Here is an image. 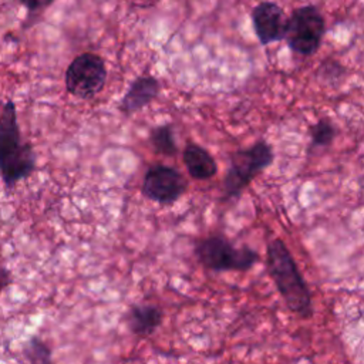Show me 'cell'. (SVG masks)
Listing matches in <instances>:
<instances>
[{"label": "cell", "mask_w": 364, "mask_h": 364, "mask_svg": "<svg viewBox=\"0 0 364 364\" xmlns=\"http://www.w3.org/2000/svg\"><path fill=\"white\" fill-rule=\"evenodd\" d=\"M34 169V149L21 136L14 102L7 101L0 112V178L4 188L7 191L14 189Z\"/></svg>", "instance_id": "obj_1"}, {"label": "cell", "mask_w": 364, "mask_h": 364, "mask_svg": "<svg viewBox=\"0 0 364 364\" xmlns=\"http://www.w3.org/2000/svg\"><path fill=\"white\" fill-rule=\"evenodd\" d=\"M252 24L262 46L280 41L284 36L286 17L283 10L273 1H262L252 10Z\"/></svg>", "instance_id": "obj_8"}, {"label": "cell", "mask_w": 364, "mask_h": 364, "mask_svg": "<svg viewBox=\"0 0 364 364\" xmlns=\"http://www.w3.org/2000/svg\"><path fill=\"white\" fill-rule=\"evenodd\" d=\"M129 1L132 6L139 7V9H149L159 3V0H129Z\"/></svg>", "instance_id": "obj_16"}, {"label": "cell", "mask_w": 364, "mask_h": 364, "mask_svg": "<svg viewBox=\"0 0 364 364\" xmlns=\"http://www.w3.org/2000/svg\"><path fill=\"white\" fill-rule=\"evenodd\" d=\"M186 188L188 181L178 169L155 164L145 172L141 191L149 200L159 205H172L186 192Z\"/></svg>", "instance_id": "obj_7"}, {"label": "cell", "mask_w": 364, "mask_h": 364, "mask_svg": "<svg viewBox=\"0 0 364 364\" xmlns=\"http://www.w3.org/2000/svg\"><path fill=\"white\" fill-rule=\"evenodd\" d=\"M23 355L27 364H55L51 348L37 336L30 337L24 344Z\"/></svg>", "instance_id": "obj_13"}, {"label": "cell", "mask_w": 364, "mask_h": 364, "mask_svg": "<svg viewBox=\"0 0 364 364\" xmlns=\"http://www.w3.org/2000/svg\"><path fill=\"white\" fill-rule=\"evenodd\" d=\"M267 267L289 310L301 317H310L313 313L311 293L283 240L274 239L269 243Z\"/></svg>", "instance_id": "obj_2"}, {"label": "cell", "mask_w": 364, "mask_h": 364, "mask_svg": "<svg viewBox=\"0 0 364 364\" xmlns=\"http://www.w3.org/2000/svg\"><path fill=\"white\" fill-rule=\"evenodd\" d=\"M196 260L212 272H246L252 269L259 255L252 247H235L222 235H209L195 243Z\"/></svg>", "instance_id": "obj_4"}, {"label": "cell", "mask_w": 364, "mask_h": 364, "mask_svg": "<svg viewBox=\"0 0 364 364\" xmlns=\"http://www.w3.org/2000/svg\"><path fill=\"white\" fill-rule=\"evenodd\" d=\"M326 24L314 6L296 9L286 20L284 36L289 48L300 55H313L321 44Z\"/></svg>", "instance_id": "obj_5"}, {"label": "cell", "mask_w": 364, "mask_h": 364, "mask_svg": "<svg viewBox=\"0 0 364 364\" xmlns=\"http://www.w3.org/2000/svg\"><path fill=\"white\" fill-rule=\"evenodd\" d=\"M149 142L152 149L165 156H173L178 152V145L175 141V134L173 128L168 124L155 127L149 132Z\"/></svg>", "instance_id": "obj_12"}, {"label": "cell", "mask_w": 364, "mask_h": 364, "mask_svg": "<svg viewBox=\"0 0 364 364\" xmlns=\"http://www.w3.org/2000/svg\"><path fill=\"white\" fill-rule=\"evenodd\" d=\"M273 159V149L263 139L255 142L249 148L233 152L222 182L223 199L229 200L239 198L249 183L272 165Z\"/></svg>", "instance_id": "obj_3"}, {"label": "cell", "mask_w": 364, "mask_h": 364, "mask_svg": "<svg viewBox=\"0 0 364 364\" xmlns=\"http://www.w3.org/2000/svg\"><path fill=\"white\" fill-rule=\"evenodd\" d=\"M20 4H23L28 11H41L51 6L55 0H17Z\"/></svg>", "instance_id": "obj_15"}, {"label": "cell", "mask_w": 364, "mask_h": 364, "mask_svg": "<svg viewBox=\"0 0 364 364\" xmlns=\"http://www.w3.org/2000/svg\"><path fill=\"white\" fill-rule=\"evenodd\" d=\"M336 136V128L328 118L318 119L311 128V146H328Z\"/></svg>", "instance_id": "obj_14"}, {"label": "cell", "mask_w": 364, "mask_h": 364, "mask_svg": "<svg viewBox=\"0 0 364 364\" xmlns=\"http://www.w3.org/2000/svg\"><path fill=\"white\" fill-rule=\"evenodd\" d=\"M159 90L161 84L155 77L141 75L135 78L129 85L128 91L121 100L119 109L127 115L134 114L152 102V100L158 95Z\"/></svg>", "instance_id": "obj_9"}, {"label": "cell", "mask_w": 364, "mask_h": 364, "mask_svg": "<svg viewBox=\"0 0 364 364\" xmlns=\"http://www.w3.org/2000/svg\"><path fill=\"white\" fill-rule=\"evenodd\" d=\"M107 68L104 60L94 53L77 55L65 71L67 91L81 100L97 95L105 85Z\"/></svg>", "instance_id": "obj_6"}, {"label": "cell", "mask_w": 364, "mask_h": 364, "mask_svg": "<svg viewBox=\"0 0 364 364\" xmlns=\"http://www.w3.org/2000/svg\"><path fill=\"white\" fill-rule=\"evenodd\" d=\"M164 321V311L155 304H132L127 311V324L138 337L152 336Z\"/></svg>", "instance_id": "obj_10"}, {"label": "cell", "mask_w": 364, "mask_h": 364, "mask_svg": "<svg viewBox=\"0 0 364 364\" xmlns=\"http://www.w3.org/2000/svg\"><path fill=\"white\" fill-rule=\"evenodd\" d=\"M182 161L189 176L195 181H208L218 173L215 158L198 144H186L182 152Z\"/></svg>", "instance_id": "obj_11"}]
</instances>
